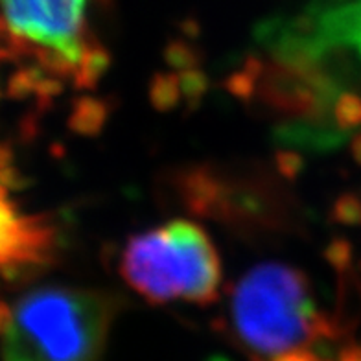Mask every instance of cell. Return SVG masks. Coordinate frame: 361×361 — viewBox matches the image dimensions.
Instances as JSON below:
<instances>
[{"mask_svg":"<svg viewBox=\"0 0 361 361\" xmlns=\"http://www.w3.org/2000/svg\"><path fill=\"white\" fill-rule=\"evenodd\" d=\"M113 317L114 300L102 291H30L2 332V361H100Z\"/></svg>","mask_w":361,"mask_h":361,"instance_id":"6da1fadb","label":"cell"},{"mask_svg":"<svg viewBox=\"0 0 361 361\" xmlns=\"http://www.w3.org/2000/svg\"><path fill=\"white\" fill-rule=\"evenodd\" d=\"M236 339L251 354L275 361L330 334L315 310L305 273L286 264H262L238 282L231 299Z\"/></svg>","mask_w":361,"mask_h":361,"instance_id":"7a4b0ae2","label":"cell"},{"mask_svg":"<svg viewBox=\"0 0 361 361\" xmlns=\"http://www.w3.org/2000/svg\"><path fill=\"white\" fill-rule=\"evenodd\" d=\"M124 281L153 305L185 300L207 305L218 299L221 262L200 225L176 219L129 238L122 252Z\"/></svg>","mask_w":361,"mask_h":361,"instance_id":"3957f363","label":"cell"},{"mask_svg":"<svg viewBox=\"0 0 361 361\" xmlns=\"http://www.w3.org/2000/svg\"><path fill=\"white\" fill-rule=\"evenodd\" d=\"M87 0H0V54L26 56L41 71L83 87L89 57Z\"/></svg>","mask_w":361,"mask_h":361,"instance_id":"277c9868","label":"cell"},{"mask_svg":"<svg viewBox=\"0 0 361 361\" xmlns=\"http://www.w3.org/2000/svg\"><path fill=\"white\" fill-rule=\"evenodd\" d=\"M52 245V227L44 219L20 214L0 173V271L44 260Z\"/></svg>","mask_w":361,"mask_h":361,"instance_id":"5b68a950","label":"cell"},{"mask_svg":"<svg viewBox=\"0 0 361 361\" xmlns=\"http://www.w3.org/2000/svg\"><path fill=\"white\" fill-rule=\"evenodd\" d=\"M332 120L345 131L361 128V96L343 90L334 105Z\"/></svg>","mask_w":361,"mask_h":361,"instance_id":"8992f818","label":"cell"},{"mask_svg":"<svg viewBox=\"0 0 361 361\" xmlns=\"http://www.w3.org/2000/svg\"><path fill=\"white\" fill-rule=\"evenodd\" d=\"M180 98L179 78L166 76L162 74L161 78L153 81L152 87V100L159 109H171Z\"/></svg>","mask_w":361,"mask_h":361,"instance_id":"52a82bcc","label":"cell"},{"mask_svg":"<svg viewBox=\"0 0 361 361\" xmlns=\"http://www.w3.org/2000/svg\"><path fill=\"white\" fill-rule=\"evenodd\" d=\"M104 122V107L94 100H85L78 105L72 126L81 133H92Z\"/></svg>","mask_w":361,"mask_h":361,"instance_id":"ba28073f","label":"cell"},{"mask_svg":"<svg viewBox=\"0 0 361 361\" xmlns=\"http://www.w3.org/2000/svg\"><path fill=\"white\" fill-rule=\"evenodd\" d=\"M334 218L339 224L361 225V197L356 194L341 195L334 204Z\"/></svg>","mask_w":361,"mask_h":361,"instance_id":"9c48e42d","label":"cell"},{"mask_svg":"<svg viewBox=\"0 0 361 361\" xmlns=\"http://www.w3.org/2000/svg\"><path fill=\"white\" fill-rule=\"evenodd\" d=\"M354 4V24H352V41L350 47H354L357 50V54L361 56V0L352 2Z\"/></svg>","mask_w":361,"mask_h":361,"instance_id":"30bf717a","label":"cell"},{"mask_svg":"<svg viewBox=\"0 0 361 361\" xmlns=\"http://www.w3.org/2000/svg\"><path fill=\"white\" fill-rule=\"evenodd\" d=\"M10 315H11V310L8 306L0 305V332H4L6 324L10 321Z\"/></svg>","mask_w":361,"mask_h":361,"instance_id":"8fae6325","label":"cell"},{"mask_svg":"<svg viewBox=\"0 0 361 361\" xmlns=\"http://www.w3.org/2000/svg\"><path fill=\"white\" fill-rule=\"evenodd\" d=\"M339 361H361V348H350L339 357Z\"/></svg>","mask_w":361,"mask_h":361,"instance_id":"7c38bea8","label":"cell"},{"mask_svg":"<svg viewBox=\"0 0 361 361\" xmlns=\"http://www.w3.org/2000/svg\"><path fill=\"white\" fill-rule=\"evenodd\" d=\"M352 155L361 164V133L356 135L354 140H352Z\"/></svg>","mask_w":361,"mask_h":361,"instance_id":"4fadbf2b","label":"cell"}]
</instances>
